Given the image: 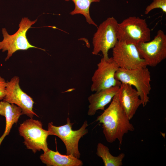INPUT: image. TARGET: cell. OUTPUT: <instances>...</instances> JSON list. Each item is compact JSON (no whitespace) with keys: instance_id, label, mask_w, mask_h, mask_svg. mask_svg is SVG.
<instances>
[{"instance_id":"6da1fadb","label":"cell","mask_w":166,"mask_h":166,"mask_svg":"<svg viewBox=\"0 0 166 166\" xmlns=\"http://www.w3.org/2000/svg\"><path fill=\"white\" fill-rule=\"evenodd\" d=\"M118 93L96 121L102 124L103 133L107 141L112 143L117 140L121 145L124 134L133 131L135 128L120 102Z\"/></svg>"},{"instance_id":"7a4b0ae2","label":"cell","mask_w":166,"mask_h":166,"mask_svg":"<svg viewBox=\"0 0 166 166\" xmlns=\"http://www.w3.org/2000/svg\"><path fill=\"white\" fill-rule=\"evenodd\" d=\"M115 77L121 83L135 87L143 107L149 102L148 95L151 89V75L147 67L132 69L119 68L115 73Z\"/></svg>"},{"instance_id":"3957f363","label":"cell","mask_w":166,"mask_h":166,"mask_svg":"<svg viewBox=\"0 0 166 166\" xmlns=\"http://www.w3.org/2000/svg\"><path fill=\"white\" fill-rule=\"evenodd\" d=\"M118 40L135 45L151 39V30L145 19L131 16L118 23Z\"/></svg>"},{"instance_id":"277c9868","label":"cell","mask_w":166,"mask_h":166,"mask_svg":"<svg viewBox=\"0 0 166 166\" xmlns=\"http://www.w3.org/2000/svg\"><path fill=\"white\" fill-rule=\"evenodd\" d=\"M37 20V19L31 21L27 18H22L19 24V29L15 33L11 35L8 34L6 28L2 29V31L3 38L0 42V50H2L3 52L7 51L5 61L18 50H27L31 48L45 50L31 44L26 37L27 31Z\"/></svg>"},{"instance_id":"5b68a950","label":"cell","mask_w":166,"mask_h":166,"mask_svg":"<svg viewBox=\"0 0 166 166\" xmlns=\"http://www.w3.org/2000/svg\"><path fill=\"white\" fill-rule=\"evenodd\" d=\"M67 123L61 126H55L52 122L48 124V130L50 135H54L59 138L64 143L66 149L67 155H71L79 158L81 154L78 148V144L82 137L88 132L86 128L88 124L85 120L81 127L78 130H73L71 123L69 117L66 119Z\"/></svg>"},{"instance_id":"8992f818","label":"cell","mask_w":166,"mask_h":166,"mask_svg":"<svg viewBox=\"0 0 166 166\" xmlns=\"http://www.w3.org/2000/svg\"><path fill=\"white\" fill-rule=\"evenodd\" d=\"M18 130L24 138V145L33 153L41 150L45 152L49 149L47 139L49 132L43 128L41 121L30 118L20 124Z\"/></svg>"},{"instance_id":"52a82bcc","label":"cell","mask_w":166,"mask_h":166,"mask_svg":"<svg viewBox=\"0 0 166 166\" xmlns=\"http://www.w3.org/2000/svg\"><path fill=\"white\" fill-rule=\"evenodd\" d=\"M118 23L113 17H109L97 26L92 40V53L97 55L101 52L103 57L108 58V52L118 41L117 36Z\"/></svg>"},{"instance_id":"ba28073f","label":"cell","mask_w":166,"mask_h":166,"mask_svg":"<svg viewBox=\"0 0 166 166\" xmlns=\"http://www.w3.org/2000/svg\"><path fill=\"white\" fill-rule=\"evenodd\" d=\"M117 64L113 57H102L97 64V68L92 77L91 90L97 92L116 86H120L121 83L115 77L118 69Z\"/></svg>"},{"instance_id":"9c48e42d","label":"cell","mask_w":166,"mask_h":166,"mask_svg":"<svg viewBox=\"0 0 166 166\" xmlns=\"http://www.w3.org/2000/svg\"><path fill=\"white\" fill-rule=\"evenodd\" d=\"M136 45L147 66L155 67L166 58V35L161 30L152 40Z\"/></svg>"},{"instance_id":"30bf717a","label":"cell","mask_w":166,"mask_h":166,"mask_svg":"<svg viewBox=\"0 0 166 166\" xmlns=\"http://www.w3.org/2000/svg\"><path fill=\"white\" fill-rule=\"evenodd\" d=\"M112 57L121 68L132 69L147 66L136 45L131 43L118 41L113 48Z\"/></svg>"},{"instance_id":"8fae6325","label":"cell","mask_w":166,"mask_h":166,"mask_svg":"<svg viewBox=\"0 0 166 166\" xmlns=\"http://www.w3.org/2000/svg\"><path fill=\"white\" fill-rule=\"evenodd\" d=\"M19 81V77L16 76L7 81L5 96L3 101L19 106L22 109V114L30 118L35 115L38 117L33 110L34 103L33 99L21 89Z\"/></svg>"},{"instance_id":"7c38bea8","label":"cell","mask_w":166,"mask_h":166,"mask_svg":"<svg viewBox=\"0 0 166 166\" xmlns=\"http://www.w3.org/2000/svg\"><path fill=\"white\" fill-rule=\"evenodd\" d=\"M118 94L120 102L128 117L130 120L142 104L138 93L132 85L121 83Z\"/></svg>"},{"instance_id":"4fadbf2b","label":"cell","mask_w":166,"mask_h":166,"mask_svg":"<svg viewBox=\"0 0 166 166\" xmlns=\"http://www.w3.org/2000/svg\"><path fill=\"white\" fill-rule=\"evenodd\" d=\"M119 86L102 89L90 95L88 98L89 103L88 115L93 116L97 110H104L105 106L111 101L118 92Z\"/></svg>"},{"instance_id":"5bb4252c","label":"cell","mask_w":166,"mask_h":166,"mask_svg":"<svg viewBox=\"0 0 166 166\" xmlns=\"http://www.w3.org/2000/svg\"><path fill=\"white\" fill-rule=\"evenodd\" d=\"M40 159L47 166H82L83 162L73 156L63 155L57 151H53L49 149L41 155Z\"/></svg>"},{"instance_id":"9a60e30c","label":"cell","mask_w":166,"mask_h":166,"mask_svg":"<svg viewBox=\"0 0 166 166\" xmlns=\"http://www.w3.org/2000/svg\"><path fill=\"white\" fill-rule=\"evenodd\" d=\"M22 115V109L16 105L3 101H0V115L5 117L6 121L5 131L0 137V147L5 137L9 134L13 125L17 123Z\"/></svg>"},{"instance_id":"2e32d148","label":"cell","mask_w":166,"mask_h":166,"mask_svg":"<svg viewBox=\"0 0 166 166\" xmlns=\"http://www.w3.org/2000/svg\"><path fill=\"white\" fill-rule=\"evenodd\" d=\"M96 154L102 159L105 166H122V160L125 156L123 153L116 156H113L109 148L101 143L97 144Z\"/></svg>"},{"instance_id":"e0dca14e","label":"cell","mask_w":166,"mask_h":166,"mask_svg":"<svg viewBox=\"0 0 166 166\" xmlns=\"http://www.w3.org/2000/svg\"><path fill=\"white\" fill-rule=\"evenodd\" d=\"M65 1H71L75 5L74 9L70 14L71 15L81 14L85 17L86 21L89 24L97 26L91 18L89 13V8L91 4L93 2H99L100 0H65Z\"/></svg>"},{"instance_id":"ac0fdd59","label":"cell","mask_w":166,"mask_h":166,"mask_svg":"<svg viewBox=\"0 0 166 166\" xmlns=\"http://www.w3.org/2000/svg\"><path fill=\"white\" fill-rule=\"evenodd\" d=\"M156 8L161 9L164 13L166 14V0H153L146 7L144 14H148L151 10Z\"/></svg>"},{"instance_id":"d6986e66","label":"cell","mask_w":166,"mask_h":166,"mask_svg":"<svg viewBox=\"0 0 166 166\" xmlns=\"http://www.w3.org/2000/svg\"><path fill=\"white\" fill-rule=\"evenodd\" d=\"M6 85L7 81L0 76V101L5 97Z\"/></svg>"}]
</instances>
